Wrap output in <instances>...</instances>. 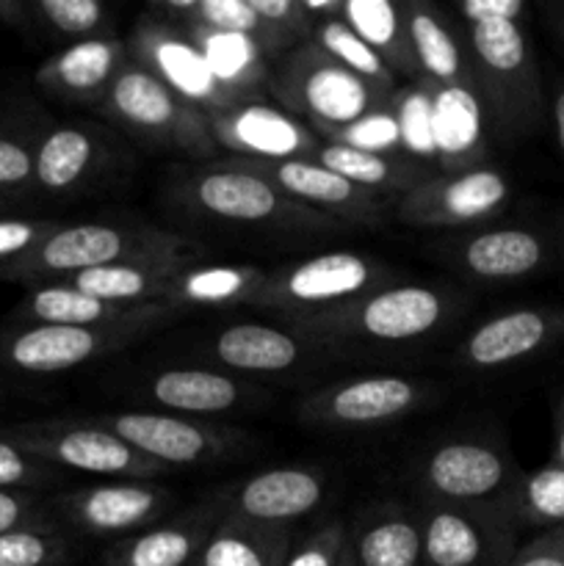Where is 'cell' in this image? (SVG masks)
Returning <instances> with one entry per match:
<instances>
[{
	"label": "cell",
	"instance_id": "cell-50",
	"mask_svg": "<svg viewBox=\"0 0 564 566\" xmlns=\"http://www.w3.org/2000/svg\"><path fill=\"white\" fill-rule=\"evenodd\" d=\"M302 9L313 20V25H318V22H330L341 17L343 0H302Z\"/></svg>",
	"mask_w": 564,
	"mask_h": 566
},
{
	"label": "cell",
	"instance_id": "cell-16",
	"mask_svg": "<svg viewBox=\"0 0 564 566\" xmlns=\"http://www.w3.org/2000/svg\"><path fill=\"white\" fill-rule=\"evenodd\" d=\"M125 169V153L92 122H59L36 133L33 188L55 199L100 191Z\"/></svg>",
	"mask_w": 564,
	"mask_h": 566
},
{
	"label": "cell",
	"instance_id": "cell-15",
	"mask_svg": "<svg viewBox=\"0 0 564 566\" xmlns=\"http://www.w3.org/2000/svg\"><path fill=\"white\" fill-rule=\"evenodd\" d=\"M424 534V566H506L520 528L506 506L415 501Z\"/></svg>",
	"mask_w": 564,
	"mask_h": 566
},
{
	"label": "cell",
	"instance_id": "cell-53",
	"mask_svg": "<svg viewBox=\"0 0 564 566\" xmlns=\"http://www.w3.org/2000/svg\"><path fill=\"white\" fill-rule=\"evenodd\" d=\"M337 566H357V564H354L352 553H348V545H346V551H343V556H341V562H337Z\"/></svg>",
	"mask_w": 564,
	"mask_h": 566
},
{
	"label": "cell",
	"instance_id": "cell-17",
	"mask_svg": "<svg viewBox=\"0 0 564 566\" xmlns=\"http://www.w3.org/2000/svg\"><path fill=\"white\" fill-rule=\"evenodd\" d=\"M435 254L453 271L484 285L531 280L558 263L556 232L525 224L479 227L435 243Z\"/></svg>",
	"mask_w": 564,
	"mask_h": 566
},
{
	"label": "cell",
	"instance_id": "cell-43",
	"mask_svg": "<svg viewBox=\"0 0 564 566\" xmlns=\"http://www.w3.org/2000/svg\"><path fill=\"white\" fill-rule=\"evenodd\" d=\"M22 528H59L53 512H50L48 495L0 490V534Z\"/></svg>",
	"mask_w": 564,
	"mask_h": 566
},
{
	"label": "cell",
	"instance_id": "cell-49",
	"mask_svg": "<svg viewBox=\"0 0 564 566\" xmlns=\"http://www.w3.org/2000/svg\"><path fill=\"white\" fill-rule=\"evenodd\" d=\"M540 14L547 33H551L553 42H556V48L562 50L564 55V0H542Z\"/></svg>",
	"mask_w": 564,
	"mask_h": 566
},
{
	"label": "cell",
	"instance_id": "cell-21",
	"mask_svg": "<svg viewBox=\"0 0 564 566\" xmlns=\"http://www.w3.org/2000/svg\"><path fill=\"white\" fill-rule=\"evenodd\" d=\"M236 160L243 169L254 175L269 177L274 186L291 193L302 205H307L315 213H324L330 219L341 221L346 227H382L387 213L396 208V199L382 197V193L365 191L354 186L337 171L326 169L318 160Z\"/></svg>",
	"mask_w": 564,
	"mask_h": 566
},
{
	"label": "cell",
	"instance_id": "cell-52",
	"mask_svg": "<svg viewBox=\"0 0 564 566\" xmlns=\"http://www.w3.org/2000/svg\"><path fill=\"white\" fill-rule=\"evenodd\" d=\"M553 232H556V247H558V263L564 265V216L556 221V227H553Z\"/></svg>",
	"mask_w": 564,
	"mask_h": 566
},
{
	"label": "cell",
	"instance_id": "cell-39",
	"mask_svg": "<svg viewBox=\"0 0 564 566\" xmlns=\"http://www.w3.org/2000/svg\"><path fill=\"white\" fill-rule=\"evenodd\" d=\"M75 545L66 531L22 528L0 534V566H66Z\"/></svg>",
	"mask_w": 564,
	"mask_h": 566
},
{
	"label": "cell",
	"instance_id": "cell-22",
	"mask_svg": "<svg viewBox=\"0 0 564 566\" xmlns=\"http://www.w3.org/2000/svg\"><path fill=\"white\" fill-rule=\"evenodd\" d=\"M208 119L216 147L227 153L224 158L265 160V164L313 160L321 147L318 133L307 122L263 99L232 105Z\"/></svg>",
	"mask_w": 564,
	"mask_h": 566
},
{
	"label": "cell",
	"instance_id": "cell-45",
	"mask_svg": "<svg viewBox=\"0 0 564 566\" xmlns=\"http://www.w3.org/2000/svg\"><path fill=\"white\" fill-rule=\"evenodd\" d=\"M343 551H346V525L341 520H332L296 547H291L285 566H337Z\"/></svg>",
	"mask_w": 564,
	"mask_h": 566
},
{
	"label": "cell",
	"instance_id": "cell-6",
	"mask_svg": "<svg viewBox=\"0 0 564 566\" xmlns=\"http://www.w3.org/2000/svg\"><path fill=\"white\" fill-rule=\"evenodd\" d=\"M398 280L401 271L370 254L321 252L265 271L263 291L252 310H263L282 324H291L330 313Z\"/></svg>",
	"mask_w": 564,
	"mask_h": 566
},
{
	"label": "cell",
	"instance_id": "cell-42",
	"mask_svg": "<svg viewBox=\"0 0 564 566\" xmlns=\"http://www.w3.org/2000/svg\"><path fill=\"white\" fill-rule=\"evenodd\" d=\"M252 6L260 20L265 22V28H269L276 59L313 39L315 25L304 14L302 0H252Z\"/></svg>",
	"mask_w": 564,
	"mask_h": 566
},
{
	"label": "cell",
	"instance_id": "cell-2",
	"mask_svg": "<svg viewBox=\"0 0 564 566\" xmlns=\"http://www.w3.org/2000/svg\"><path fill=\"white\" fill-rule=\"evenodd\" d=\"M166 205L210 227L252 232L263 238L337 235L352 227L315 213L263 175L230 158L175 169L166 177Z\"/></svg>",
	"mask_w": 564,
	"mask_h": 566
},
{
	"label": "cell",
	"instance_id": "cell-10",
	"mask_svg": "<svg viewBox=\"0 0 564 566\" xmlns=\"http://www.w3.org/2000/svg\"><path fill=\"white\" fill-rule=\"evenodd\" d=\"M160 321L105 326V329H72L50 324H0V376L44 379L108 359L133 343L158 332Z\"/></svg>",
	"mask_w": 564,
	"mask_h": 566
},
{
	"label": "cell",
	"instance_id": "cell-37",
	"mask_svg": "<svg viewBox=\"0 0 564 566\" xmlns=\"http://www.w3.org/2000/svg\"><path fill=\"white\" fill-rule=\"evenodd\" d=\"M28 3H31L33 33L44 31L55 39H66L70 44L114 33L111 11L100 0H28Z\"/></svg>",
	"mask_w": 564,
	"mask_h": 566
},
{
	"label": "cell",
	"instance_id": "cell-29",
	"mask_svg": "<svg viewBox=\"0 0 564 566\" xmlns=\"http://www.w3.org/2000/svg\"><path fill=\"white\" fill-rule=\"evenodd\" d=\"M401 14L420 77L446 92L473 94L468 42L459 36V28L448 20L446 11L431 0H401Z\"/></svg>",
	"mask_w": 564,
	"mask_h": 566
},
{
	"label": "cell",
	"instance_id": "cell-38",
	"mask_svg": "<svg viewBox=\"0 0 564 566\" xmlns=\"http://www.w3.org/2000/svg\"><path fill=\"white\" fill-rule=\"evenodd\" d=\"M313 42L318 48H324L326 53L335 61H341L346 70H352L354 75H359L363 81L374 83V86L385 88V92H398L396 75L387 70L385 61L346 25V22L337 17V20L318 22L313 31Z\"/></svg>",
	"mask_w": 564,
	"mask_h": 566
},
{
	"label": "cell",
	"instance_id": "cell-18",
	"mask_svg": "<svg viewBox=\"0 0 564 566\" xmlns=\"http://www.w3.org/2000/svg\"><path fill=\"white\" fill-rule=\"evenodd\" d=\"M564 343V307L523 304L476 324L453 352V363L468 374L490 376L531 363Z\"/></svg>",
	"mask_w": 564,
	"mask_h": 566
},
{
	"label": "cell",
	"instance_id": "cell-40",
	"mask_svg": "<svg viewBox=\"0 0 564 566\" xmlns=\"http://www.w3.org/2000/svg\"><path fill=\"white\" fill-rule=\"evenodd\" d=\"M33 147L36 133L0 127V197L14 199L33 188Z\"/></svg>",
	"mask_w": 564,
	"mask_h": 566
},
{
	"label": "cell",
	"instance_id": "cell-46",
	"mask_svg": "<svg viewBox=\"0 0 564 566\" xmlns=\"http://www.w3.org/2000/svg\"><path fill=\"white\" fill-rule=\"evenodd\" d=\"M506 566H564V525L542 531L529 545L518 547Z\"/></svg>",
	"mask_w": 564,
	"mask_h": 566
},
{
	"label": "cell",
	"instance_id": "cell-23",
	"mask_svg": "<svg viewBox=\"0 0 564 566\" xmlns=\"http://www.w3.org/2000/svg\"><path fill=\"white\" fill-rule=\"evenodd\" d=\"M330 495V481L310 464H280L219 492L227 517L291 528L296 520L318 512Z\"/></svg>",
	"mask_w": 564,
	"mask_h": 566
},
{
	"label": "cell",
	"instance_id": "cell-13",
	"mask_svg": "<svg viewBox=\"0 0 564 566\" xmlns=\"http://www.w3.org/2000/svg\"><path fill=\"white\" fill-rule=\"evenodd\" d=\"M48 503L61 531L116 542L160 523L177 497L158 481L103 479L53 492Z\"/></svg>",
	"mask_w": 564,
	"mask_h": 566
},
{
	"label": "cell",
	"instance_id": "cell-51",
	"mask_svg": "<svg viewBox=\"0 0 564 566\" xmlns=\"http://www.w3.org/2000/svg\"><path fill=\"white\" fill-rule=\"evenodd\" d=\"M551 462L564 468V398L556 409V429H553V457Z\"/></svg>",
	"mask_w": 564,
	"mask_h": 566
},
{
	"label": "cell",
	"instance_id": "cell-47",
	"mask_svg": "<svg viewBox=\"0 0 564 566\" xmlns=\"http://www.w3.org/2000/svg\"><path fill=\"white\" fill-rule=\"evenodd\" d=\"M547 119H551L553 138H556V147L564 158V75H553L547 83Z\"/></svg>",
	"mask_w": 564,
	"mask_h": 566
},
{
	"label": "cell",
	"instance_id": "cell-30",
	"mask_svg": "<svg viewBox=\"0 0 564 566\" xmlns=\"http://www.w3.org/2000/svg\"><path fill=\"white\" fill-rule=\"evenodd\" d=\"M208 61L210 72L221 83L232 103H254L269 88L271 59L258 39L247 33L210 31V28H182Z\"/></svg>",
	"mask_w": 564,
	"mask_h": 566
},
{
	"label": "cell",
	"instance_id": "cell-41",
	"mask_svg": "<svg viewBox=\"0 0 564 566\" xmlns=\"http://www.w3.org/2000/svg\"><path fill=\"white\" fill-rule=\"evenodd\" d=\"M61 484H64V470L31 457V453L11 446V442L0 440V490L42 495L44 490H55Z\"/></svg>",
	"mask_w": 564,
	"mask_h": 566
},
{
	"label": "cell",
	"instance_id": "cell-27",
	"mask_svg": "<svg viewBox=\"0 0 564 566\" xmlns=\"http://www.w3.org/2000/svg\"><path fill=\"white\" fill-rule=\"evenodd\" d=\"M127 61H130L127 42H122L114 33L81 39L44 59L33 81L44 94L61 103L97 108Z\"/></svg>",
	"mask_w": 564,
	"mask_h": 566
},
{
	"label": "cell",
	"instance_id": "cell-24",
	"mask_svg": "<svg viewBox=\"0 0 564 566\" xmlns=\"http://www.w3.org/2000/svg\"><path fill=\"white\" fill-rule=\"evenodd\" d=\"M144 396L164 412L216 420L232 412L263 407L271 398L258 381L219 368H164L144 381Z\"/></svg>",
	"mask_w": 564,
	"mask_h": 566
},
{
	"label": "cell",
	"instance_id": "cell-14",
	"mask_svg": "<svg viewBox=\"0 0 564 566\" xmlns=\"http://www.w3.org/2000/svg\"><path fill=\"white\" fill-rule=\"evenodd\" d=\"M512 205V180L492 166H464L431 175L396 199L401 224L418 230H479L490 227Z\"/></svg>",
	"mask_w": 564,
	"mask_h": 566
},
{
	"label": "cell",
	"instance_id": "cell-54",
	"mask_svg": "<svg viewBox=\"0 0 564 566\" xmlns=\"http://www.w3.org/2000/svg\"><path fill=\"white\" fill-rule=\"evenodd\" d=\"M11 202H14V199H6V197H0V216H3L6 210L11 208Z\"/></svg>",
	"mask_w": 564,
	"mask_h": 566
},
{
	"label": "cell",
	"instance_id": "cell-1",
	"mask_svg": "<svg viewBox=\"0 0 564 566\" xmlns=\"http://www.w3.org/2000/svg\"><path fill=\"white\" fill-rule=\"evenodd\" d=\"M523 0H464L473 97L503 144H520L547 122V88L529 31Z\"/></svg>",
	"mask_w": 564,
	"mask_h": 566
},
{
	"label": "cell",
	"instance_id": "cell-36",
	"mask_svg": "<svg viewBox=\"0 0 564 566\" xmlns=\"http://www.w3.org/2000/svg\"><path fill=\"white\" fill-rule=\"evenodd\" d=\"M509 514L518 528L551 531L564 525V468L547 462L534 473L520 475L512 497H509Z\"/></svg>",
	"mask_w": 564,
	"mask_h": 566
},
{
	"label": "cell",
	"instance_id": "cell-44",
	"mask_svg": "<svg viewBox=\"0 0 564 566\" xmlns=\"http://www.w3.org/2000/svg\"><path fill=\"white\" fill-rule=\"evenodd\" d=\"M59 219H31V216H0V265L22 258L59 227Z\"/></svg>",
	"mask_w": 564,
	"mask_h": 566
},
{
	"label": "cell",
	"instance_id": "cell-7",
	"mask_svg": "<svg viewBox=\"0 0 564 566\" xmlns=\"http://www.w3.org/2000/svg\"><path fill=\"white\" fill-rule=\"evenodd\" d=\"M97 111L144 147L199 160H216L219 153L208 114L177 97L133 59L122 66Z\"/></svg>",
	"mask_w": 564,
	"mask_h": 566
},
{
	"label": "cell",
	"instance_id": "cell-31",
	"mask_svg": "<svg viewBox=\"0 0 564 566\" xmlns=\"http://www.w3.org/2000/svg\"><path fill=\"white\" fill-rule=\"evenodd\" d=\"M326 169L337 171L354 186L365 191L382 193V197L398 199L424 180H429L435 171L426 169L420 160L409 158V153H376V149L348 147L341 142H321L315 158Z\"/></svg>",
	"mask_w": 564,
	"mask_h": 566
},
{
	"label": "cell",
	"instance_id": "cell-19",
	"mask_svg": "<svg viewBox=\"0 0 564 566\" xmlns=\"http://www.w3.org/2000/svg\"><path fill=\"white\" fill-rule=\"evenodd\" d=\"M127 50H130L133 61H138L144 70H149L160 83H166L177 97L186 99L202 114L213 116L238 105L216 81L208 61L191 42V36L166 17L153 14V11L138 17L130 39H127Z\"/></svg>",
	"mask_w": 564,
	"mask_h": 566
},
{
	"label": "cell",
	"instance_id": "cell-25",
	"mask_svg": "<svg viewBox=\"0 0 564 566\" xmlns=\"http://www.w3.org/2000/svg\"><path fill=\"white\" fill-rule=\"evenodd\" d=\"M221 517V497L210 495L175 517L111 542L100 566H194Z\"/></svg>",
	"mask_w": 564,
	"mask_h": 566
},
{
	"label": "cell",
	"instance_id": "cell-9",
	"mask_svg": "<svg viewBox=\"0 0 564 566\" xmlns=\"http://www.w3.org/2000/svg\"><path fill=\"white\" fill-rule=\"evenodd\" d=\"M88 420L166 470L221 464L227 459L243 457L258 446V437L236 426L186 418L164 409L100 412L88 415Z\"/></svg>",
	"mask_w": 564,
	"mask_h": 566
},
{
	"label": "cell",
	"instance_id": "cell-35",
	"mask_svg": "<svg viewBox=\"0 0 564 566\" xmlns=\"http://www.w3.org/2000/svg\"><path fill=\"white\" fill-rule=\"evenodd\" d=\"M341 20L385 61L393 75L424 81L404 25L401 0H343Z\"/></svg>",
	"mask_w": 564,
	"mask_h": 566
},
{
	"label": "cell",
	"instance_id": "cell-20",
	"mask_svg": "<svg viewBox=\"0 0 564 566\" xmlns=\"http://www.w3.org/2000/svg\"><path fill=\"white\" fill-rule=\"evenodd\" d=\"M202 359L213 363V368L236 374L241 379H260V376H296L321 368L330 363L321 348L304 340L288 326L258 324V321H238L221 326L199 346Z\"/></svg>",
	"mask_w": 564,
	"mask_h": 566
},
{
	"label": "cell",
	"instance_id": "cell-3",
	"mask_svg": "<svg viewBox=\"0 0 564 566\" xmlns=\"http://www.w3.org/2000/svg\"><path fill=\"white\" fill-rule=\"evenodd\" d=\"M464 307V296L437 282H393L343 307L282 324L330 359L357 352H401L440 335Z\"/></svg>",
	"mask_w": 564,
	"mask_h": 566
},
{
	"label": "cell",
	"instance_id": "cell-5",
	"mask_svg": "<svg viewBox=\"0 0 564 566\" xmlns=\"http://www.w3.org/2000/svg\"><path fill=\"white\" fill-rule=\"evenodd\" d=\"M265 92L315 133L352 127L368 116L390 111L398 92L363 81L310 39L271 64Z\"/></svg>",
	"mask_w": 564,
	"mask_h": 566
},
{
	"label": "cell",
	"instance_id": "cell-33",
	"mask_svg": "<svg viewBox=\"0 0 564 566\" xmlns=\"http://www.w3.org/2000/svg\"><path fill=\"white\" fill-rule=\"evenodd\" d=\"M293 547L291 528L221 517L194 566H285Z\"/></svg>",
	"mask_w": 564,
	"mask_h": 566
},
{
	"label": "cell",
	"instance_id": "cell-4",
	"mask_svg": "<svg viewBox=\"0 0 564 566\" xmlns=\"http://www.w3.org/2000/svg\"><path fill=\"white\" fill-rule=\"evenodd\" d=\"M202 252L194 238L144 221H81L59 224L31 252L0 265V282H14L31 291L108 265L153 260L197 263Z\"/></svg>",
	"mask_w": 564,
	"mask_h": 566
},
{
	"label": "cell",
	"instance_id": "cell-8",
	"mask_svg": "<svg viewBox=\"0 0 564 566\" xmlns=\"http://www.w3.org/2000/svg\"><path fill=\"white\" fill-rule=\"evenodd\" d=\"M412 473L418 501L509 509V497L523 470L503 440L459 434L435 442L418 459Z\"/></svg>",
	"mask_w": 564,
	"mask_h": 566
},
{
	"label": "cell",
	"instance_id": "cell-34",
	"mask_svg": "<svg viewBox=\"0 0 564 566\" xmlns=\"http://www.w3.org/2000/svg\"><path fill=\"white\" fill-rule=\"evenodd\" d=\"M194 263H177V260H153V263H122L108 269L83 271L70 276L61 285H70L86 296L103 298L111 304H166L171 282Z\"/></svg>",
	"mask_w": 564,
	"mask_h": 566
},
{
	"label": "cell",
	"instance_id": "cell-48",
	"mask_svg": "<svg viewBox=\"0 0 564 566\" xmlns=\"http://www.w3.org/2000/svg\"><path fill=\"white\" fill-rule=\"evenodd\" d=\"M0 25L22 33V36H33L31 3L28 0H0Z\"/></svg>",
	"mask_w": 564,
	"mask_h": 566
},
{
	"label": "cell",
	"instance_id": "cell-26",
	"mask_svg": "<svg viewBox=\"0 0 564 566\" xmlns=\"http://www.w3.org/2000/svg\"><path fill=\"white\" fill-rule=\"evenodd\" d=\"M182 310L171 304H111L103 298L86 296L70 285L31 287L11 310L9 321L14 324H50L72 326V329H105V326L142 324V321H160L171 324Z\"/></svg>",
	"mask_w": 564,
	"mask_h": 566
},
{
	"label": "cell",
	"instance_id": "cell-32",
	"mask_svg": "<svg viewBox=\"0 0 564 566\" xmlns=\"http://www.w3.org/2000/svg\"><path fill=\"white\" fill-rule=\"evenodd\" d=\"M265 271L249 263L188 265L171 282L166 304L177 310L197 307H252L263 291Z\"/></svg>",
	"mask_w": 564,
	"mask_h": 566
},
{
	"label": "cell",
	"instance_id": "cell-11",
	"mask_svg": "<svg viewBox=\"0 0 564 566\" xmlns=\"http://www.w3.org/2000/svg\"><path fill=\"white\" fill-rule=\"evenodd\" d=\"M437 396L431 381L404 374H363L304 392L299 423L318 431H368L401 423Z\"/></svg>",
	"mask_w": 564,
	"mask_h": 566
},
{
	"label": "cell",
	"instance_id": "cell-28",
	"mask_svg": "<svg viewBox=\"0 0 564 566\" xmlns=\"http://www.w3.org/2000/svg\"><path fill=\"white\" fill-rule=\"evenodd\" d=\"M346 545L357 566H424V534L415 503L382 497L354 514Z\"/></svg>",
	"mask_w": 564,
	"mask_h": 566
},
{
	"label": "cell",
	"instance_id": "cell-12",
	"mask_svg": "<svg viewBox=\"0 0 564 566\" xmlns=\"http://www.w3.org/2000/svg\"><path fill=\"white\" fill-rule=\"evenodd\" d=\"M0 440L22 448L31 457L59 470L100 475V479L155 481L169 473L153 459L133 451L111 431L94 426L88 418H48L0 426Z\"/></svg>",
	"mask_w": 564,
	"mask_h": 566
}]
</instances>
